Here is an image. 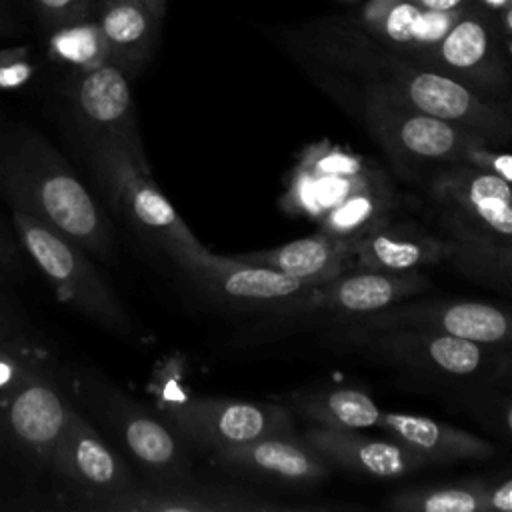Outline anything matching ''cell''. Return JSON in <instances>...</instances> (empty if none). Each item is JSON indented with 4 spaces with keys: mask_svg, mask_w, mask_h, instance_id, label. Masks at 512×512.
<instances>
[{
    "mask_svg": "<svg viewBox=\"0 0 512 512\" xmlns=\"http://www.w3.org/2000/svg\"><path fill=\"white\" fill-rule=\"evenodd\" d=\"M162 412L180 438L212 452L294 432L292 412L278 402L190 396L166 404Z\"/></svg>",
    "mask_w": 512,
    "mask_h": 512,
    "instance_id": "9c48e42d",
    "label": "cell"
},
{
    "mask_svg": "<svg viewBox=\"0 0 512 512\" xmlns=\"http://www.w3.org/2000/svg\"><path fill=\"white\" fill-rule=\"evenodd\" d=\"M18 248L8 232L0 226V268H14L18 264Z\"/></svg>",
    "mask_w": 512,
    "mask_h": 512,
    "instance_id": "836d02e7",
    "label": "cell"
},
{
    "mask_svg": "<svg viewBox=\"0 0 512 512\" xmlns=\"http://www.w3.org/2000/svg\"><path fill=\"white\" fill-rule=\"evenodd\" d=\"M12 224L22 248L46 276L60 302L110 332L132 334L124 306L78 244L16 208H12Z\"/></svg>",
    "mask_w": 512,
    "mask_h": 512,
    "instance_id": "52a82bcc",
    "label": "cell"
},
{
    "mask_svg": "<svg viewBox=\"0 0 512 512\" xmlns=\"http://www.w3.org/2000/svg\"><path fill=\"white\" fill-rule=\"evenodd\" d=\"M338 2H344V4H354V2H358V0H338Z\"/></svg>",
    "mask_w": 512,
    "mask_h": 512,
    "instance_id": "74e56055",
    "label": "cell"
},
{
    "mask_svg": "<svg viewBox=\"0 0 512 512\" xmlns=\"http://www.w3.org/2000/svg\"><path fill=\"white\" fill-rule=\"evenodd\" d=\"M212 462L232 474L280 486L320 484L330 474V464L294 432L212 452Z\"/></svg>",
    "mask_w": 512,
    "mask_h": 512,
    "instance_id": "d6986e66",
    "label": "cell"
},
{
    "mask_svg": "<svg viewBox=\"0 0 512 512\" xmlns=\"http://www.w3.org/2000/svg\"><path fill=\"white\" fill-rule=\"evenodd\" d=\"M364 120L372 138L400 170L472 166L478 150L494 144L474 132L414 110L378 82L364 86Z\"/></svg>",
    "mask_w": 512,
    "mask_h": 512,
    "instance_id": "8992f818",
    "label": "cell"
},
{
    "mask_svg": "<svg viewBox=\"0 0 512 512\" xmlns=\"http://www.w3.org/2000/svg\"><path fill=\"white\" fill-rule=\"evenodd\" d=\"M14 28V22L10 18V10L6 8V4L0 0V34H6Z\"/></svg>",
    "mask_w": 512,
    "mask_h": 512,
    "instance_id": "d590c367",
    "label": "cell"
},
{
    "mask_svg": "<svg viewBox=\"0 0 512 512\" xmlns=\"http://www.w3.org/2000/svg\"><path fill=\"white\" fill-rule=\"evenodd\" d=\"M316 510L318 506H292L272 502L252 490L232 484L198 482L184 478H150L102 500L94 512H278Z\"/></svg>",
    "mask_w": 512,
    "mask_h": 512,
    "instance_id": "9a60e30c",
    "label": "cell"
},
{
    "mask_svg": "<svg viewBox=\"0 0 512 512\" xmlns=\"http://www.w3.org/2000/svg\"><path fill=\"white\" fill-rule=\"evenodd\" d=\"M338 320L342 330L356 332L410 328L440 332L484 346H506L510 342L508 312L478 300H400L370 314L340 316Z\"/></svg>",
    "mask_w": 512,
    "mask_h": 512,
    "instance_id": "8fae6325",
    "label": "cell"
},
{
    "mask_svg": "<svg viewBox=\"0 0 512 512\" xmlns=\"http://www.w3.org/2000/svg\"><path fill=\"white\" fill-rule=\"evenodd\" d=\"M446 260L472 282L508 290L512 276L510 182L466 164L440 166L428 182Z\"/></svg>",
    "mask_w": 512,
    "mask_h": 512,
    "instance_id": "3957f363",
    "label": "cell"
},
{
    "mask_svg": "<svg viewBox=\"0 0 512 512\" xmlns=\"http://www.w3.org/2000/svg\"><path fill=\"white\" fill-rule=\"evenodd\" d=\"M182 274L212 298L242 306L290 314L314 286L268 266L236 256H220L202 244L176 262Z\"/></svg>",
    "mask_w": 512,
    "mask_h": 512,
    "instance_id": "30bf717a",
    "label": "cell"
},
{
    "mask_svg": "<svg viewBox=\"0 0 512 512\" xmlns=\"http://www.w3.org/2000/svg\"><path fill=\"white\" fill-rule=\"evenodd\" d=\"M506 104L510 94V46L496 12L474 4L464 10L422 64ZM508 106V104H506Z\"/></svg>",
    "mask_w": 512,
    "mask_h": 512,
    "instance_id": "ba28073f",
    "label": "cell"
},
{
    "mask_svg": "<svg viewBox=\"0 0 512 512\" xmlns=\"http://www.w3.org/2000/svg\"><path fill=\"white\" fill-rule=\"evenodd\" d=\"M44 352L36 342H0V398L42 370Z\"/></svg>",
    "mask_w": 512,
    "mask_h": 512,
    "instance_id": "f1b7e54d",
    "label": "cell"
},
{
    "mask_svg": "<svg viewBox=\"0 0 512 512\" xmlns=\"http://www.w3.org/2000/svg\"><path fill=\"white\" fill-rule=\"evenodd\" d=\"M494 480L470 478L452 484L406 488L390 496L392 512H492Z\"/></svg>",
    "mask_w": 512,
    "mask_h": 512,
    "instance_id": "4316f807",
    "label": "cell"
},
{
    "mask_svg": "<svg viewBox=\"0 0 512 512\" xmlns=\"http://www.w3.org/2000/svg\"><path fill=\"white\" fill-rule=\"evenodd\" d=\"M474 2L480 4V6H484V8H488V10H492V12H498V10H502L504 6L512 4V0H474Z\"/></svg>",
    "mask_w": 512,
    "mask_h": 512,
    "instance_id": "8d00e7d4",
    "label": "cell"
},
{
    "mask_svg": "<svg viewBox=\"0 0 512 512\" xmlns=\"http://www.w3.org/2000/svg\"><path fill=\"white\" fill-rule=\"evenodd\" d=\"M36 66L30 60L28 46H12L0 50V90H16L28 84Z\"/></svg>",
    "mask_w": 512,
    "mask_h": 512,
    "instance_id": "4dcf8cb0",
    "label": "cell"
},
{
    "mask_svg": "<svg viewBox=\"0 0 512 512\" xmlns=\"http://www.w3.org/2000/svg\"><path fill=\"white\" fill-rule=\"evenodd\" d=\"M286 408L314 426L336 430L376 428L380 408L362 390L356 388H308L286 396Z\"/></svg>",
    "mask_w": 512,
    "mask_h": 512,
    "instance_id": "484cf974",
    "label": "cell"
},
{
    "mask_svg": "<svg viewBox=\"0 0 512 512\" xmlns=\"http://www.w3.org/2000/svg\"><path fill=\"white\" fill-rule=\"evenodd\" d=\"M48 468L72 494L70 508L90 510L136 484L130 464L74 408Z\"/></svg>",
    "mask_w": 512,
    "mask_h": 512,
    "instance_id": "7c38bea8",
    "label": "cell"
},
{
    "mask_svg": "<svg viewBox=\"0 0 512 512\" xmlns=\"http://www.w3.org/2000/svg\"><path fill=\"white\" fill-rule=\"evenodd\" d=\"M72 406L44 370L0 398V440L36 466H48Z\"/></svg>",
    "mask_w": 512,
    "mask_h": 512,
    "instance_id": "2e32d148",
    "label": "cell"
},
{
    "mask_svg": "<svg viewBox=\"0 0 512 512\" xmlns=\"http://www.w3.org/2000/svg\"><path fill=\"white\" fill-rule=\"evenodd\" d=\"M68 98L78 134L120 140L132 154L146 160L130 76L122 68L104 62L94 68L76 70L68 86Z\"/></svg>",
    "mask_w": 512,
    "mask_h": 512,
    "instance_id": "e0dca14e",
    "label": "cell"
},
{
    "mask_svg": "<svg viewBox=\"0 0 512 512\" xmlns=\"http://www.w3.org/2000/svg\"><path fill=\"white\" fill-rule=\"evenodd\" d=\"M302 438L330 464L348 472L390 480L422 470L428 462L392 438H374L362 430L310 426Z\"/></svg>",
    "mask_w": 512,
    "mask_h": 512,
    "instance_id": "44dd1931",
    "label": "cell"
},
{
    "mask_svg": "<svg viewBox=\"0 0 512 512\" xmlns=\"http://www.w3.org/2000/svg\"><path fill=\"white\" fill-rule=\"evenodd\" d=\"M0 342H34L28 336L24 320L0 298Z\"/></svg>",
    "mask_w": 512,
    "mask_h": 512,
    "instance_id": "1f68e13d",
    "label": "cell"
},
{
    "mask_svg": "<svg viewBox=\"0 0 512 512\" xmlns=\"http://www.w3.org/2000/svg\"><path fill=\"white\" fill-rule=\"evenodd\" d=\"M460 14L430 12L410 0H366L356 24L384 48L422 66Z\"/></svg>",
    "mask_w": 512,
    "mask_h": 512,
    "instance_id": "ffe728a7",
    "label": "cell"
},
{
    "mask_svg": "<svg viewBox=\"0 0 512 512\" xmlns=\"http://www.w3.org/2000/svg\"><path fill=\"white\" fill-rule=\"evenodd\" d=\"M318 60L390 88L402 102L474 132L498 146L510 142L512 118L506 104L378 44L354 20L328 18L302 30L300 40Z\"/></svg>",
    "mask_w": 512,
    "mask_h": 512,
    "instance_id": "6da1fadb",
    "label": "cell"
},
{
    "mask_svg": "<svg viewBox=\"0 0 512 512\" xmlns=\"http://www.w3.org/2000/svg\"><path fill=\"white\" fill-rule=\"evenodd\" d=\"M378 430L422 456L428 464L456 460H484L494 454V444L466 430L448 426L420 414L380 412Z\"/></svg>",
    "mask_w": 512,
    "mask_h": 512,
    "instance_id": "603a6c76",
    "label": "cell"
},
{
    "mask_svg": "<svg viewBox=\"0 0 512 512\" xmlns=\"http://www.w3.org/2000/svg\"><path fill=\"white\" fill-rule=\"evenodd\" d=\"M90 400L128 458L150 478H184L192 474V462L182 438L144 404L106 384H92Z\"/></svg>",
    "mask_w": 512,
    "mask_h": 512,
    "instance_id": "4fadbf2b",
    "label": "cell"
},
{
    "mask_svg": "<svg viewBox=\"0 0 512 512\" xmlns=\"http://www.w3.org/2000/svg\"><path fill=\"white\" fill-rule=\"evenodd\" d=\"M236 258L318 286L352 268V240L318 230L312 236L290 240L270 250L236 254Z\"/></svg>",
    "mask_w": 512,
    "mask_h": 512,
    "instance_id": "cb8c5ba5",
    "label": "cell"
},
{
    "mask_svg": "<svg viewBox=\"0 0 512 512\" xmlns=\"http://www.w3.org/2000/svg\"><path fill=\"white\" fill-rule=\"evenodd\" d=\"M280 206L326 234L354 240L394 216L400 198L386 172L328 140L306 146L286 178Z\"/></svg>",
    "mask_w": 512,
    "mask_h": 512,
    "instance_id": "277c9868",
    "label": "cell"
},
{
    "mask_svg": "<svg viewBox=\"0 0 512 512\" xmlns=\"http://www.w3.org/2000/svg\"><path fill=\"white\" fill-rule=\"evenodd\" d=\"M0 196L84 252L112 258L106 216L62 154L30 126H14L0 136Z\"/></svg>",
    "mask_w": 512,
    "mask_h": 512,
    "instance_id": "7a4b0ae2",
    "label": "cell"
},
{
    "mask_svg": "<svg viewBox=\"0 0 512 512\" xmlns=\"http://www.w3.org/2000/svg\"><path fill=\"white\" fill-rule=\"evenodd\" d=\"M88 164L114 212L174 264L200 242L152 178L148 160L106 136L80 134Z\"/></svg>",
    "mask_w": 512,
    "mask_h": 512,
    "instance_id": "5b68a950",
    "label": "cell"
},
{
    "mask_svg": "<svg viewBox=\"0 0 512 512\" xmlns=\"http://www.w3.org/2000/svg\"><path fill=\"white\" fill-rule=\"evenodd\" d=\"M416 6L430 10V12H442V14H452V12H464L472 8L476 2L474 0H410Z\"/></svg>",
    "mask_w": 512,
    "mask_h": 512,
    "instance_id": "d6a6232c",
    "label": "cell"
},
{
    "mask_svg": "<svg viewBox=\"0 0 512 512\" xmlns=\"http://www.w3.org/2000/svg\"><path fill=\"white\" fill-rule=\"evenodd\" d=\"M448 256L444 236L414 222L382 220L352 240V268L410 272L440 264Z\"/></svg>",
    "mask_w": 512,
    "mask_h": 512,
    "instance_id": "7402d4cb",
    "label": "cell"
},
{
    "mask_svg": "<svg viewBox=\"0 0 512 512\" xmlns=\"http://www.w3.org/2000/svg\"><path fill=\"white\" fill-rule=\"evenodd\" d=\"M48 52L54 60L70 64L76 70H86L110 62L98 20L90 18L52 28Z\"/></svg>",
    "mask_w": 512,
    "mask_h": 512,
    "instance_id": "83f0119b",
    "label": "cell"
},
{
    "mask_svg": "<svg viewBox=\"0 0 512 512\" xmlns=\"http://www.w3.org/2000/svg\"><path fill=\"white\" fill-rule=\"evenodd\" d=\"M32 2L38 12V18L50 30L86 20L90 18L94 4L98 6V0H32Z\"/></svg>",
    "mask_w": 512,
    "mask_h": 512,
    "instance_id": "f546056e",
    "label": "cell"
},
{
    "mask_svg": "<svg viewBox=\"0 0 512 512\" xmlns=\"http://www.w3.org/2000/svg\"><path fill=\"white\" fill-rule=\"evenodd\" d=\"M96 20L108 60L128 76L138 74L154 52L162 20L154 18L142 0H98Z\"/></svg>",
    "mask_w": 512,
    "mask_h": 512,
    "instance_id": "d4e9b609",
    "label": "cell"
},
{
    "mask_svg": "<svg viewBox=\"0 0 512 512\" xmlns=\"http://www.w3.org/2000/svg\"><path fill=\"white\" fill-rule=\"evenodd\" d=\"M330 338L336 344L360 348L362 352L380 360L408 366L412 370L442 374V376H470L484 368L488 352L484 344H476L464 338L410 330V328H388V330H334Z\"/></svg>",
    "mask_w": 512,
    "mask_h": 512,
    "instance_id": "5bb4252c",
    "label": "cell"
},
{
    "mask_svg": "<svg viewBox=\"0 0 512 512\" xmlns=\"http://www.w3.org/2000/svg\"><path fill=\"white\" fill-rule=\"evenodd\" d=\"M430 280L416 272H382L350 268L340 276L314 286L296 302L290 314L328 312L336 316H360L392 306L426 292Z\"/></svg>",
    "mask_w": 512,
    "mask_h": 512,
    "instance_id": "ac0fdd59",
    "label": "cell"
},
{
    "mask_svg": "<svg viewBox=\"0 0 512 512\" xmlns=\"http://www.w3.org/2000/svg\"><path fill=\"white\" fill-rule=\"evenodd\" d=\"M144 6L150 10V14L158 20L164 18V12H166V0H142Z\"/></svg>",
    "mask_w": 512,
    "mask_h": 512,
    "instance_id": "e575fe53",
    "label": "cell"
}]
</instances>
